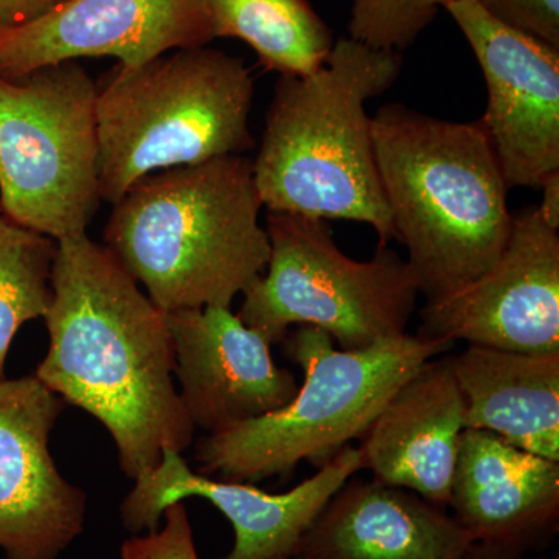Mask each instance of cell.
I'll return each mask as SVG.
<instances>
[{
  "label": "cell",
  "instance_id": "1",
  "mask_svg": "<svg viewBox=\"0 0 559 559\" xmlns=\"http://www.w3.org/2000/svg\"><path fill=\"white\" fill-rule=\"evenodd\" d=\"M43 319L50 344L35 377L105 426L124 476L190 447L197 428L175 384L165 312L106 246L87 234L58 241Z\"/></svg>",
  "mask_w": 559,
  "mask_h": 559
},
{
  "label": "cell",
  "instance_id": "2",
  "mask_svg": "<svg viewBox=\"0 0 559 559\" xmlns=\"http://www.w3.org/2000/svg\"><path fill=\"white\" fill-rule=\"evenodd\" d=\"M371 140L395 240L426 301L488 271L514 215L481 121L436 119L395 103L371 117Z\"/></svg>",
  "mask_w": 559,
  "mask_h": 559
},
{
  "label": "cell",
  "instance_id": "3",
  "mask_svg": "<svg viewBox=\"0 0 559 559\" xmlns=\"http://www.w3.org/2000/svg\"><path fill=\"white\" fill-rule=\"evenodd\" d=\"M261 209L249 157L157 171L114 202L105 246L164 312L230 308L270 261Z\"/></svg>",
  "mask_w": 559,
  "mask_h": 559
},
{
  "label": "cell",
  "instance_id": "4",
  "mask_svg": "<svg viewBox=\"0 0 559 559\" xmlns=\"http://www.w3.org/2000/svg\"><path fill=\"white\" fill-rule=\"evenodd\" d=\"M403 55L334 40L310 75L278 76L253 179L267 212L369 224L395 240L382 194L366 105L399 80Z\"/></svg>",
  "mask_w": 559,
  "mask_h": 559
},
{
  "label": "cell",
  "instance_id": "5",
  "mask_svg": "<svg viewBox=\"0 0 559 559\" xmlns=\"http://www.w3.org/2000/svg\"><path fill=\"white\" fill-rule=\"evenodd\" d=\"M283 342L304 370V384L282 409L207 433L194 452L198 473L250 484L282 476L301 462L320 468L360 439L423 364L455 345L406 333L362 349H337L329 333L308 325Z\"/></svg>",
  "mask_w": 559,
  "mask_h": 559
},
{
  "label": "cell",
  "instance_id": "6",
  "mask_svg": "<svg viewBox=\"0 0 559 559\" xmlns=\"http://www.w3.org/2000/svg\"><path fill=\"white\" fill-rule=\"evenodd\" d=\"M253 95L246 62L207 46L117 64L97 92L102 201L153 173L248 153Z\"/></svg>",
  "mask_w": 559,
  "mask_h": 559
},
{
  "label": "cell",
  "instance_id": "7",
  "mask_svg": "<svg viewBox=\"0 0 559 559\" xmlns=\"http://www.w3.org/2000/svg\"><path fill=\"white\" fill-rule=\"evenodd\" d=\"M270 261L242 296L238 318L271 345L293 325L316 326L342 349L407 333L419 296L409 264L389 246L373 259L345 255L322 218L267 212Z\"/></svg>",
  "mask_w": 559,
  "mask_h": 559
},
{
  "label": "cell",
  "instance_id": "8",
  "mask_svg": "<svg viewBox=\"0 0 559 559\" xmlns=\"http://www.w3.org/2000/svg\"><path fill=\"white\" fill-rule=\"evenodd\" d=\"M97 92L79 61L0 76V209L57 242L86 235L102 201Z\"/></svg>",
  "mask_w": 559,
  "mask_h": 559
},
{
  "label": "cell",
  "instance_id": "9",
  "mask_svg": "<svg viewBox=\"0 0 559 559\" xmlns=\"http://www.w3.org/2000/svg\"><path fill=\"white\" fill-rule=\"evenodd\" d=\"M418 334L518 353L559 352V229L538 205L513 216L498 261L419 311Z\"/></svg>",
  "mask_w": 559,
  "mask_h": 559
},
{
  "label": "cell",
  "instance_id": "10",
  "mask_svg": "<svg viewBox=\"0 0 559 559\" xmlns=\"http://www.w3.org/2000/svg\"><path fill=\"white\" fill-rule=\"evenodd\" d=\"M468 40L485 83L481 124L507 187L540 189L559 173V49L496 20L477 0L444 9Z\"/></svg>",
  "mask_w": 559,
  "mask_h": 559
},
{
  "label": "cell",
  "instance_id": "11",
  "mask_svg": "<svg viewBox=\"0 0 559 559\" xmlns=\"http://www.w3.org/2000/svg\"><path fill=\"white\" fill-rule=\"evenodd\" d=\"M362 469L358 448L345 447L310 479L280 495L245 481L212 479L191 471L178 451H165L154 468L140 473L120 506L131 535L156 530L171 503L209 500L234 528V546L221 559H293L305 533L337 489Z\"/></svg>",
  "mask_w": 559,
  "mask_h": 559
},
{
  "label": "cell",
  "instance_id": "12",
  "mask_svg": "<svg viewBox=\"0 0 559 559\" xmlns=\"http://www.w3.org/2000/svg\"><path fill=\"white\" fill-rule=\"evenodd\" d=\"M64 401L35 377L0 380V550L60 559L83 535L87 496L62 477L50 433Z\"/></svg>",
  "mask_w": 559,
  "mask_h": 559
},
{
  "label": "cell",
  "instance_id": "13",
  "mask_svg": "<svg viewBox=\"0 0 559 559\" xmlns=\"http://www.w3.org/2000/svg\"><path fill=\"white\" fill-rule=\"evenodd\" d=\"M215 39L210 0H68L38 20L0 32V76L116 58L140 66Z\"/></svg>",
  "mask_w": 559,
  "mask_h": 559
},
{
  "label": "cell",
  "instance_id": "14",
  "mask_svg": "<svg viewBox=\"0 0 559 559\" xmlns=\"http://www.w3.org/2000/svg\"><path fill=\"white\" fill-rule=\"evenodd\" d=\"M179 396L194 428H234L282 409L299 389L272 358L270 342L230 308L165 312Z\"/></svg>",
  "mask_w": 559,
  "mask_h": 559
},
{
  "label": "cell",
  "instance_id": "15",
  "mask_svg": "<svg viewBox=\"0 0 559 559\" xmlns=\"http://www.w3.org/2000/svg\"><path fill=\"white\" fill-rule=\"evenodd\" d=\"M465 429V403L451 356H437L395 390L360 436L362 469L444 509Z\"/></svg>",
  "mask_w": 559,
  "mask_h": 559
},
{
  "label": "cell",
  "instance_id": "16",
  "mask_svg": "<svg viewBox=\"0 0 559 559\" xmlns=\"http://www.w3.org/2000/svg\"><path fill=\"white\" fill-rule=\"evenodd\" d=\"M448 507L473 543L533 549L558 530L559 462L465 429Z\"/></svg>",
  "mask_w": 559,
  "mask_h": 559
},
{
  "label": "cell",
  "instance_id": "17",
  "mask_svg": "<svg viewBox=\"0 0 559 559\" xmlns=\"http://www.w3.org/2000/svg\"><path fill=\"white\" fill-rule=\"evenodd\" d=\"M473 539L409 489L353 480L326 502L293 559H463Z\"/></svg>",
  "mask_w": 559,
  "mask_h": 559
},
{
  "label": "cell",
  "instance_id": "18",
  "mask_svg": "<svg viewBox=\"0 0 559 559\" xmlns=\"http://www.w3.org/2000/svg\"><path fill=\"white\" fill-rule=\"evenodd\" d=\"M451 360L465 403L466 429L487 430L559 462V352L468 345Z\"/></svg>",
  "mask_w": 559,
  "mask_h": 559
},
{
  "label": "cell",
  "instance_id": "19",
  "mask_svg": "<svg viewBox=\"0 0 559 559\" xmlns=\"http://www.w3.org/2000/svg\"><path fill=\"white\" fill-rule=\"evenodd\" d=\"M216 38H235L280 76L310 75L329 60L334 38L308 0H210Z\"/></svg>",
  "mask_w": 559,
  "mask_h": 559
},
{
  "label": "cell",
  "instance_id": "20",
  "mask_svg": "<svg viewBox=\"0 0 559 559\" xmlns=\"http://www.w3.org/2000/svg\"><path fill=\"white\" fill-rule=\"evenodd\" d=\"M57 250V241L20 226L0 209V380L17 331L49 310Z\"/></svg>",
  "mask_w": 559,
  "mask_h": 559
},
{
  "label": "cell",
  "instance_id": "21",
  "mask_svg": "<svg viewBox=\"0 0 559 559\" xmlns=\"http://www.w3.org/2000/svg\"><path fill=\"white\" fill-rule=\"evenodd\" d=\"M454 0H352L348 38L377 50L409 49Z\"/></svg>",
  "mask_w": 559,
  "mask_h": 559
},
{
  "label": "cell",
  "instance_id": "22",
  "mask_svg": "<svg viewBox=\"0 0 559 559\" xmlns=\"http://www.w3.org/2000/svg\"><path fill=\"white\" fill-rule=\"evenodd\" d=\"M120 559H200L186 503H171L159 527L124 540Z\"/></svg>",
  "mask_w": 559,
  "mask_h": 559
},
{
  "label": "cell",
  "instance_id": "23",
  "mask_svg": "<svg viewBox=\"0 0 559 559\" xmlns=\"http://www.w3.org/2000/svg\"><path fill=\"white\" fill-rule=\"evenodd\" d=\"M496 20L559 49V0H477Z\"/></svg>",
  "mask_w": 559,
  "mask_h": 559
},
{
  "label": "cell",
  "instance_id": "24",
  "mask_svg": "<svg viewBox=\"0 0 559 559\" xmlns=\"http://www.w3.org/2000/svg\"><path fill=\"white\" fill-rule=\"evenodd\" d=\"M68 0H0V32L38 20Z\"/></svg>",
  "mask_w": 559,
  "mask_h": 559
},
{
  "label": "cell",
  "instance_id": "25",
  "mask_svg": "<svg viewBox=\"0 0 559 559\" xmlns=\"http://www.w3.org/2000/svg\"><path fill=\"white\" fill-rule=\"evenodd\" d=\"M524 554L513 544L473 543L463 559H521Z\"/></svg>",
  "mask_w": 559,
  "mask_h": 559
},
{
  "label": "cell",
  "instance_id": "26",
  "mask_svg": "<svg viewBox=\"0 0 559 559\" xmlns=\"http://www.w3.org/2000/svg\"><path fill=\"white\" fill-rule=\"evenodd\" d=\"M539 190L543 193L538 204L540 213L550 226L559 229V173H555L544 180Z\"/></svg>",
  "mask_w": 559,
  "mask_h": 559
},
{
  "label": "cell",
  "instance_id": "27",
  "mask_svg": "<svg viewBox=\"0 0 559 559\" xmlns=\"http://www.w3.org/2000/svg\"><path fill=\"white\" fill-rule=\"evenodd\" d=\"M535 559H558V557H555V558H535Z\"/></svg>",
  "mask_w": 559,
  "mask_h": 559
}]
</instances>
